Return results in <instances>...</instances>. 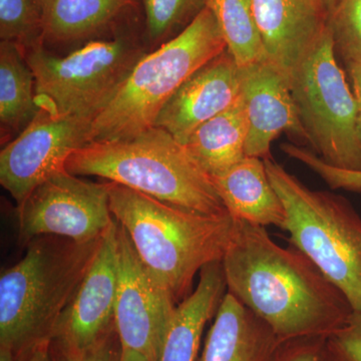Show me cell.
<instances>
[{
    "label": "cell",
    "instance_id": "cell-8",
    "mask_svg": "<svg viewBox=\"0 0 361 361\" xmlns=\"http://www.w3.org/2000/svg\"><path fill=\"white\" fill-rule=\"evenodd\" d=\"M290 89L310 146L334 167L361 171L357 104L336 61L329 27L289 75Z\"/></svg>",
    "mask_w": 361,
    "mask_h": 361
},
{
    "label": "cell",
    "instance_id": "cell-6",
    "mask_svg": "<svg viewBox=\"0 0 361 361\" xmlns=\"http://www.w3.org/2000/svg\"><path fill=\"white\" fill-rule=\"evenodd\" d=\"M264 161L286 210L292 245L361 312V218L342 197L313 191L270 158Z\"/></svg>",
    "mask_w": 361,
    "mask_h": 361
},
{
    "label": "cell",
    "instance_id": "cell-20",
    "mask_svg": "<svg viewBox=\"0 0 361 361\" xmlns=\"http://www.w3.org/2000/svg\"><path fill=\"white\" fill-rule=\"evenodd\" d=\"M37 111L35 75L26 61L25 51L16 42L1 40L0 123L2 137L25 129Z\"/></svg>",
    "mask_w": 361,
    "mask_h": 361
},
{
    "label": "cell",
    "instance_id": "cell-26",
    "mask_svg": "<svg viewBox=\"0 0 361 361\" xmlns=\"http://www.w3.org/2000/svg\"><path fill=\"white\" fill-rule=\"evenodd\" d=\"M322 361H361V312L353 311L341 329L326 337Z\"/></svg>",
    "mask_w": 361,
    "mask_h": 361
},
{
    "label": "cell",
    "instance_id": "cell-27",
    "mask_svg": "<svg viewBox=\"0 0 361 361\" xmlns=\"http://www.w3.org/2000/svg\"><path fill=\"white\" fill-rule=\"evenodd\" d=\"M123 346L116 329L85 349L63 348L51 341V361H121Z\"/></svg>",
    "mask_w": 361,
    "mask_h": 361
},
{
    "label": "cell",
    "instance_id": "cell-2",
    "mask_svg": "<svg viewBox=\"0 0 361 361\" xmlns=\"http://www.w3.org/2000/svg\"><path fill=\"white\" fill-rule=\"evenodd\" d=\"M110 183V208L142 263L172 293L176 302L189 296L197 273L221 262L231 241L229 213L206 215L171 205Z\"/></svg>",
    "mask_w": 361,
    "mask_h": 361
},
{
    "label": "cell",
    "instance_id": "cell-33",
    "mask_svg": "<svg viewBox=\"0 0 361 361\" xmlns=\"http://www.w3.org/2000/svg\"><path fill=\"white\" fill-rule=\"evenodd\" d=\"M35 2H37V6H39L40 11H42V14H44L45 9L49 6L51 0H35Z\"/></svg>",
    "mask_w": 361,
    "mask_h": 361
},
{
    "label": "cell",
    "instance_id": "cell-16",
    "mask_svg": "<svg viewBox=\"0 0 361 361\" xmlns=\"http://www.w3.org/2000/svg\"><path fill=\"white\" fill-rule=\"evenodd\" d=\"M280 343L261 318L228 292L207 334L200 361H271Z\"/></svg>",
    "mask_w": 361,
    "mask_h": 361
},
{
    "label": "cell",
    "instance_id": "cell-1",
    "mask_svg": "<svg viewBox=\"0 0 361 361\" xmlns=\"http://www.w3.org/2000/svg\"><path fill=\"white\" fill-rule=\"evenodd\" d=\"M221 262L230 293L261 318L280 342L329 336L355 311L305 254L295 247L277 245L265 227L235 220Z\"/></svg>",
    "mask_w": 361,
    "mask_h": 361
},
{
    "label": "cell",
    "instance_id": "cell-23",
    "mask_svg": "<svg viewBox=\"0 0 361 361\" xmlns=\"http://www.w3.org/2000/svg\"><path fill=\"white\" fill-rule=\"evenodd\" d=\"M147 35L152 44L174 39L207 7V0H142Z\"/></svg>",
    "mask_w": 361,
    "mask_h": 361
},
{
    "label": "cell",
    "instance_id": "cell-14",
    "mask_svg": "<svg viewBox=\"0 0 361 361\" xmlns=\"http://www.w3.org/2000/svg\"><path fill=\"white\" fill-rule=\"evenodd\" d=\"M242 71L228 49L184 82L161 109L154 127L184 145L190 135L231 106L241 94Z\"/></svg>",
    "mask_w": 361,
    "mask_h": 361
},
{
    "label": "cell",
    "instance_id": "cell-19",
    "mask_svg": "<svg viewBox=\"0 0 361 361\" xmlns=\"http://www.w3.org/2000/svg\"><path fill=\"white\" fill-rule=\"evenodd\" d=\"M248 118L243 97L195 130L185 142L190 155L210 176L220 174L246 155Z\"/></svg>",
    "mask_w": 361,
    "mask_h": 361
},
{
    "label": "cell",
    "instance_id": "cell-17",
    "mask_svg": "<svg viewBox=\"0 0 361 361\" xmlns=\"http://www.w3.org/2000/svg\"><path fill=\"white\" fill-rule=\"evenodd\" d=\"M211 179L233 219L284 230L286 210L271 184L263 159L246 156Z\"/></svg>",
    "mask_w": 361,
    "mask_h": 361
},
{
    "label": "cell",
    "instance_id": "cell-32",
    "mask_svg": "<svg viewBox=\"0 0 361 361\" xmlns=\"http://www.w3.org/2000/svg\"><path fill=\"white\" fill-rule=\"evenodd\" d=\"M0 361H18L13 349L6 345H0Z\"/></svg>",
    "mask_w": 361,
    "mask_h": 361
},
{
    "label": "cell",
    "instance_id": "cell-24",
    "mask_svg": "<svg viewBox=\"0 0 361 361\" xmlns=\"http://www.w3.org/2000/svg\"><path fill=\"white\" fill-rule=\"evenodd\" d=\"M0 39L25 52L44 44V16L35 0H0Z\"/></svg>",
    "mask_w": 361,
    "mask_h": 361
},
{
    "label": "cell",
    "instance_id": "cell-5",
    "mask_svg": "<svg viewBox=\"0 0 361 361\" xmlns=\"http://www.w3.org/2000/svg\"><path fill=\"white\" fill-rule=\"evenodd\" d=\"M226 49L220 26L206 7L177 37L137 61L110 104L92 121L90 144L126 141L153 128L180 85Z\"/></svg>",
    "mask_w": 361,
    "mask_h": 361
},
{
    "label": "cell",
    "instance_id": "cell-10",
    "mask_svg": "<svg viewBox=\"0 0 361 361\" xmlns=\"http://www.w3.org/2000/svg\"><path fill=\"white\" fill-rule=\"evenodd\" d=\"M92 121L39 110L0 153V184L21 205L47 178L90 144Z\"/></svg>",
    "mask_w": 361,
    "mask_h": 361
},
{
    "label": "cell",
    "instance_id": "cell-18",
    "mask_svg": "<svg viewBox=\"0 0 361 361\" xmlns=\"http://www.w3.org/2000/svg\"><path fill=\"white\" fill-rule=\"evenodd\" d=\"M222 262L205 266L198 286L176 307L158 361H195L206 323L213 318L225 296Z\"/></svg>",
    "mask_w": 361,
    "mask_h": 361
},
{
    "label": "cell",
    "instance_id": "cell-7",
    "mask_svg": "<svg viewBox=\"0 0 361 361\" xmlns=\"http://www.w3.org/2000/svg\"><path fill=\"white\" fill-rule=\"evenodd\" d=\"M145 54L127 37L90 42L66 56L39 45L25 52L35 75V104L39 110L92 122Z\"/></svg>",
    "mask_w": 361,
    "mask_h": 361
},
{
    "label": "cell",
    "instance_id": "cell-3",
    "mask_svg": "<svg viewBox=\"0 0 361 361\" xmlns=\"http://www.w3.org/2000/svg\"><path fill=\"white\" fill-rule=\"evenodd\" d=\"M102 237L90 242L39 237L26 245L20 262L2 271L0 345L13 349L18 358L37 344L51 341L94 261Z\"/></svg>",
    "mask_w": 361,
    "mask_h": 361
},
{
    "label": "cell",
    "instance_id": "cell-35",
    "mask_svg": "<svg viewBox=\"0 0 361 361\" xmlns=\"http://www.w3.org/2000/svg\"><path fill=\"white\" fill-rule=\"evenodd\" d=\"M360 185H361V174L360 175Z\"/></svg>",
    "mask_w": 361,
    "mask_h": 361
},
{
    "label": "cell",
    "instance_id": "cell-25",
    "mask_svg": "<svg viewBox=\"0 0 361 361\" xmlns=\"http://www.w3.org/2000/svg\"><path fill=\"white\" fill-rule=\"evenodd\" d=\"M336 54L346 66L361 63V0H336L327 16Z\"/></svg>",
    "mask_w": 361,
    "mask_h": 361
},
{
    "label": "cell",
    "instance_id": "cell-30",
    "mask_svg": "<svg viewBox=\"0 0 361 361\" xmlns=\"http://www.w3.org/2000/svg\"><path fill=\"white\" fill-rule=\"evenodd\" d=\"M18 361H51V341L42 342L18 356Z\"/></svg>",
    "mask_w": 361,
    "mask_h": 361
},
{
    "label": "cell",
    "instance_id": "cell-31",
    "mask_svg": "<svg viewBox=\"0 0 361 361\" xmlns=\"http://www.w3.org/2000/svg\"><path fill=\"white\" fill-rule=\"evenodd\" d=\"M121 361H149L144 355L139 351L133 350L130 348H123Z\"/></svg>",
    "mask_w": 361,
    "mask_h": 361
},
{
    "label": "cell",
    "instance_id": "cell-11",
    "mask_svg": "<svg viewBox=\"0 0 361 361\" xmlns=\"http://www.w3.org/2000/svg\"><path fill=\"white\" fill-rule=\"evenodd\" d=\"M118 293L115 326L123 348L158 361L176 310L172 293L142 263L118 222Z\"/></svg>",
    "mask_w": 361,
    "mask_h": 361
},
{
    "label": "cell",
    "instance_id": "cell-4",
    "mask_svg": "<svg viewBox=\"0 0 361 361\" xmlns=\"http://www.w3.org/2000/svg\"><path fill=\"white\" fill-rule=\"evenodd\" d=\"M66 168L71 174L104 178L193 212L228 214L211 176L161 128L126 141L92 142L75 152Z\"/></svg>",
    "mask_w": 361,
    "mask_h": 361
},
{
    "label": "cell",
    "instance_id": "cell-13",
    "mask_svg": "<svg viewBox=\"0 0 361 361\" xmlns=\"http://www.w3.org/2000/svg\"><path fill=\"white\" fill-rule=\"evenodd\" d=\"M241 71V94L248 118L246 155L269 159L271 144L283 132L310 144L288 75L266 58Z\"/></svg>",
    "mask_w": 361,
    "mask_h": 361
},
{
    "label": "cell",
    "instance_id": "cell-12",
    "mask_svg": "<svg viewBox=\"0 0 361 361\" xmlns=\"http://www.w3.org/2000/svg\"><path fill=\"white\" fill-rule=\"evenodd\" d=\"M118 246V221L114 217L75 298L59 320L52 343L85 349L116 329Z\"/></svg>",
    "mask_w": 361,
    "mask_h": 361
},
{
    "label": "cell",
    "instance_id": "cell-15",
    "mask_svg": "<svg viewBox=\"0 0 361 361\" xmlns=\"http://www.w3.org/2000/svg\"><path fill=\"white\" fill-rule=\"evenodd\" d=\"M265 58L287 75L311 51L327 27L320 0H252Z\"/></svg>",
    "mask_w": 361,
    "mask_h": 361
},
{
    "label": "cell",
    "instance_id": "cell-9",
    "mask_svg": "<svg viewBox=\"0 0 361 361\" xmlns=\"http://www.w3.org/2000/svg\"><path fill=\"white\" fill-rule=\"evenodd\" d=\"M113 220L110 183L82 180L66 169L47 178L18 206V240L25 245L42 236L94 241Z\"/></svg>",
    "mask_w": 361,
    "mask_h": 361
},
{
    "label": "cell",
    "instance_id": "cell-34",
    "mask_svg": "<svg viewBox=\"0 0 361 361\" xmlns=\"http://www.w3.org/2000/svg\"><path fill=\"white\" fill-rule=\"evenodd\" d=\"M320 1H322L323 6L325 7V9H326L327 13H329L330 11V9H331L332 6H334V4H336V0H320Z\"/></svg>",
    "mask_w": 361,
    "mask_h": 361
},
{
    "label": "cell",
    "instance_id": "cell-22",
    "mask_svg": "<svg viewBox=\"0 0 361 361\" xmlns=\"http://www.w3.org/2000/svg\"><path fill=\"white\" fill-rule=\"evenodd\" d=\"M207 7L215 16L227 49L240 68L265 58L252 0H207Z\"/></svg>",
    "mask_w": 361,
    "mask_h": 361
},
{
    "label": "cell",
    "instance_id": "cell-28",
    "mask_svg": "<svg viewBox=\"0 0 361 361\" xmlns=\"http://www.w3.org/2000/svg\"><path fill=\"white\" fill-rule=\"evenodd\" d=\"M326 337H301L281 342L271 361H322Z\"/></svg>",
    "mask_w": 361,
    "mask_h": 361
},
{
    "label": "cell",
    "instance_id": "cell-21",
    "mask_svg": "<svg viewBox=\"0 0 361 361\" xmlns=\"http://www.w3.org/2000/svg\"><path fill=\"white\" fill-rule=\"evenodd\" d=\"M132 0H51L44 14V44H70L101 32Z\"/></svg>",
    "mask_w": 361,
    "mask_h": 361
},
{
    "label": "cell",
    "instance_id": "cell-29",
    "mask_svg": "<svg viewBox=\"0 0 361 361\" xmlns=\"http://www.w3.org/2000/svg\"><path fill=\"white\" fill-rule=\"evenodd\" d=\"M349 75L353 84L356 104H357V118H356V133L361 152V63L348 66Z\"/></svg>",
    "mask_w": 361,
    "mask_h": 361
}]
</instances>
